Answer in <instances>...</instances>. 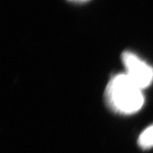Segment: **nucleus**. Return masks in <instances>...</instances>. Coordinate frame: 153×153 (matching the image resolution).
Segmentation results:
<instances>
[{"mask_svg":"<svg viewBox=\"0 0 153 153\" xmlns=\"http://www.w3.org/2000/svg\"><path fill=\"white\" fill-rule=\"evenodd\" d=\"M122 62L127 75L141 89H145L153 82V67L131 52L122 54Z\"/></svg>","mask_w":153,"mask_h":153,"instance_id":"2","label":"nucleus"},{"mask_svg":"<svg viewBox=\"0 0 153 153\" xmlns=\"http://www.w3.org/2000/svg\"><path fill=\"white\" fill-rule=\"evenodd\" d=\"M106 102L111 109L121 114H133L142 108L145 98L142 89L125 74L114 76L105 89Z\"/></svg>","mask_w":153,"mask_h":153,"instance_id":"1","label":"nucleus"},{"mask_svg":"<svg viewBox=\"0 0 153 153\" xmlns=\"http://www.w3.org/2000/svg\"><path fill=\"white\" fill-rule=\"evenodd\" d=\"M70 1H72V2H85L87 1H89V0H70Z\"/></svg>","mask_w":153,"mask_h":153,"instance_id":"4","label":"nucleus"},{"mask_svg":"<svg viewBox=\"0 0 153 153\" xmlns=\"http://www.w3.org/2000/svg\"><path fill=\"white\" fill-rule=\"evenodd\" d=\"M138 144L140 147L148 149L153 147V125L145 130L138 137Z\"/></svg>","mask_w":153,"mask_h":153,"instance_id":"3","label":"nucleus"}]
</instances>
